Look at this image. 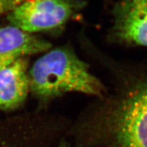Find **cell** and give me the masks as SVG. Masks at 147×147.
<instances>
[{
  "instance_id": "6",
  "label": "cell",
  "mask_w": 147,
  "mask_h": 147,
  "mask_svg": "<svg viewBox=\"0 0 147 147\" xmlns=\"http://www.w3.org/2000/svg\"><path fill=\"white\" fill-rule=\"evenodd\" d=\"M28 65L24 57L0 69V111L15 110L26 100L30 92Z\"/></svg>"
},
{
  "instance_id": "3",
  "label": "cell",
  "mask_w": 147,
  "mask_h": 147,
  "mask_svg": "<svg viewBox=\"0 0 147 147\" xmlns=\"http://www.w3.org/2000/svg\"><path fill=\"white\" fill-rule=\"evenodd\" d=\"M87 6L84 0H25L7 13L10 25L23 32H60L78 19Z\"/></svg>"
},
{
  "instance_id": "5",
  "label": "cell",
  "mask_w": 147,
  "mask_h": 147,
  "mask_svg": "<svg viewBox=\"0 0 147 147\" xmlns=\"http://www.w3.org/2000/svg\"><path fill=\"white\" fill-rule=\"evenodd\" d=\"M51 44L9 25L0 28V69L29 55L45 53Z\"/></svg>"
},
{
  "instance_id": "2",
  "label": "cell",
  "mask_w": 147,
  "mask_h": 147,
  "mask_svg": "<svg viewBox=\"0 0 147 147\" xmlns=\"http://www.w3.org/2000/svg\"><path fill=\"white\" fill-rule=\"evenodd\" d=\"M30 92L37 98L49 101L67 93L98 97L107 87L90 69L69 46L50 49L29 69Z\"/></svg>"
},
{
  "instance_id": "1",
  "label": "cell",
  "mask_w": 147,
  "mask_h": 147,
  "mask_svg": "<svg viewBox=\"0 0 147 147\" xmlns=\"http://www.w3.org/2000/svg\"><path fill=\"white\" fill-rule=\"evenodd\" d=\"M99 59L109 73L110 87L87 105L80 134L107 147H147V64Z\"/></svg>"
},
{
  "instance_id": "7",
  "label": "cell",
  "mask_w": 147,
  "mask_h": 147,
  "mask_svg": "<svg viewBox=\"0 0 147 147\" xmlns=\"http://www.w3.org/2000/svg\"><path fill=\"white\" fill-rule=\"evenodd\" d=\"M15 0H0V15L7 13L14 5Z\"/></svg>"
},
{
  "instance_id": "4",
  "label": "cell",
  "mask_w": 147,
  "mask_h": 147,
  "mask_svg": "<svg viewBox=\"0 0 147 147\" xmlns=\"http://www.w3.org/2000/svg\"><path fill=\"white\" fill-rule=\"evenodd\" d=\"M106 39L124 47H147V0H115Z\"/></svg>"
}]
</instances>
